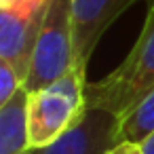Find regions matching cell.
Here are the masks:
<instances>
[{"mask_svg":"<svg viewBox=\"0 0 154 154\" xmlns=\"http://www.w3.org/2000/svg\"><path fill=\"white\" fill-rule=\"evenodd\" d=\"M154 87V7H148L143 28L129 55L101 80L87 85V108L106 110L118 120Z\"/></svg>","mask_w":154,"mask_h":154,"instance_id":"obj_1","label":"cell"},{"mask_svg":"<svg viewBox=\"0 0 154 154\" xmlns=\"http://www.w3.org/2000/svg\"><path fill=\"white\" fill-rule=\"evenodd\" d=\"M87 85V70L74 66L55 82L30 93V148L51 146L80 122V118L89 110Z\"/></svg>","mask_w":154,"mask_h":154,"instance_id":"obj_2","label":"cell"},{"mask_svg":"<svg viewBox=\"0 0 154 154\" xmlns=\"http://www.w3.org/2000/svg\"><path fill=\"white\" fill-rule=\"evenodd\" d=\"M76 66L72 0H51L26 78L28 93L42 89Z\"/></svg>","mask_w":154,"mask_h":154,"instance_id":"obj_3","label":"cell"},{"mask_svg":"<svg viewBox=\"0 0 154 154\" xmlns=\"http://www.w3.org/2000/svg\"><path fill=\"white\" fill-rule=\"evenodd\" d=\"M51 0H9L0 2V59L28 78L32 53Z\"/></svg>","mask_w":154,"mask_h":154,"instance_id":"obj_4","label":"cell"},{"mask_svg":"<svg viewBox=\"0 0 154 154\" xmlns=\"http://www.w3.org/2000/svg\"><path fill=\"white\" fill-rule=\"evenodd\" d=\"M135 2H148V0H72L74 51L78 68H89V61L101 36Z\"/></svg>","mask_w":154,"mask_h":154,"instance_id":"obj_5","label":"cell"},{"mask_svg":"<svg viewBox=\"0 0 154 154\" xmlns=\"http://www.w3.org/2000/svg\"><path fill=\"white\" fill-rule=\"evenodd\" d=\"M118 141V118L106 110L89 108L80 122L55 143L30 148V154H103Z\"/></svg>","mask_w":154,"mask_h":154,"instance_id":"obj_6","label":"cell"},{"mask_svg":"<svg viewBox=\"0 0 154 154\" xmlns=\"http://www.w3.org/2000/svg\"><path fill=\"white\" fill-rule=\"evenodd\" d=\"M28 89H19L13 99L0 106V154H26L30 150Z\"/></svg>","mask_w":154,"mask_h":154,"instance_id":"obj_7","label":"cell"},{"mask_svg":"<svg viewBox=\"0 0 154 154\" xmlns=\"http://www.w3.org/2000/svg\"><path fill=\"white\" fill-rule=\"evenodd\" d=\"M154 135V87L143 95V99L118 120V141H137L143 143Z\"/></svg>","mask_w":154,"mask_h":154,"instance_id":"obj_8","label":"cell"},{"mask_svg":"<svg viewBox=\"0 0 154 154\" xmlns=\"http://www.w3.org/2000/svg\"><path fill=\"white\" fill-rule=\"evenodd\" d=\"M23 89V78L21 74L7 61L0 59V106L7 103L9 99H13V95Z\"/></svg>","mask_w":154,"mask_h":154,"instance_id":"obj_9","label":"cell"},{"mask_svg":"<svg viewBox=\"0 0 154 154\" xmlns=\"http://www.w3.org/2000/svg\"><path fill=\"white\" fill-rule=\"evenodd\" d=\"M103 154H143V146L137 143V141L120 139V141H116L112 148H108Z\"/></svg>","mask_w":154,"mask_h":154,"instance_id":"obj_10","label":"cell"},{"mask_svg":"<svg viewBox=\"0 0 154 154\" xmlns=\"http://www.w3.org/2000/svg\"><path fill=\"white\" fill-rule=\"evenodd\" d=\"M141 146H143V154H154V135H150Z\"/></svg>","mask_w":154,"mask_h":154,"instance_id":"obj_11","label":"cell"},{"mask_svg":"<svg viewBox=\"0 0 154 154\" xmlns=\"http://www.w3.org/2000/svg\"><path fill=\"white\" fill-rule=\"evenodd\" d=\"M148 7H154V0H148V2H146Z\"/></svg>","mask_w":154,"mask_h":154,"instance_id":"obj_12","label":"cell"},{"mask_svg":"<svg viewBox=\"0 0 154 154\" xmlns=\"http://www.w3.org/2000/svg\"><path fill=\"white\" fill-rule=\"evenodd\" d=\"M26 154H30V150H28V152H26Z\"/></svg>","mask_w":154,"mask_h":154,"instance_id":"obj_13","label":"cell"}]
</instances>
